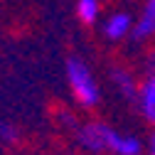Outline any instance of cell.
Returning <instances> with one entry per match:
<instances>
[{
  "instance_id": "obj_1",
  "label": "cell",
  "mask_w": 155,
  "mask_h": 155,
  "mask_svg": "<svg viewBox=\"0 0 155 155\" xmlns=\"http://www.w3.org/2000/svg\"><path fill=\"white\" fill-rule=\"evenodd\" d=\"M64 74H67V81H69V91L74 96V101L79 104L81 108L91 111L101 104V89L99 81L91 71V67L81 59V57H69L67 64H64Z\"/></svg>"
},
{
  "instance_id": "obj_2",
  "label": "cell",
  "mask_w": 155,
  "mask_h": 155,
  "mask_svg": "<svg viewBox=\"0 0 155 155\" xmlns=\"http://www.w3.org/2000/svg\"><path fill=\"white\" fill-rule=\"evenodd\" d=\"M116 133H118V130L111 128L104 121H86V123H79V126L74 128L76 143H79L84 150L94 153V155H104V153L111 155Z\"/></svg>"
},
{
  "instance_id": "obj_3",
  "label": "cell",
  "mask_w": 155,
  "mask_h": 155,
  "mask_svg": "<svg viewBox=\"0 0 155 155\" xmlns=\"http://www.w3.org/2000/svg\"><path fill=\"white\" fill-rule=\"evenodd\" d=\"M133 27H135V17L128 10H113L101 22V37L111 45H118L133 40Z\"/></svg>"
},
{
  "instance_id": "obj_4",
  "label": "cell",
  "mask_w": 155,
  "mask_h": 155,
  "mask_svg": "<svg viewBox=\"0 0 155 155\" xmlns=\"http://www.w3.org/2000/svg\"><path fill=\"white\" fill-rule=\"evenodd\" d=\"M135 108H138L140 118L148 126H155V71L143 74L140 86H138V96H135Z\"/></svg>"
},
{
  "instance_id": "obj_5",
  "label": "cell",
  "mask_w": 155,
  "mask_h": 155,
  "mask_svg": "<svg viewBox=\"0 0 155 155\" xmlns=\"http://www.w3.org/2000/svg\"><path fill=\"white\" fill-rule=\"evenodd\" d=\"M153 40H155V0H143L140 12L135 15L133 42L135 45H148Z\"/></svg>"
},
{
  "instance_id": "obj_6",
  "label": "cell",
  "mask_w": 155,
  "mask_h": 155,
  "mask_svg": "<svg viewBox=\"0 0 155 155\" xmlns=\"http://www.w3.org/2000/svg\"><path fill=\"white\" fill-rule=\"evenodd\" d=\"M108 79L116 89V94L121 96L126 101H135V96H138V86H140V79L135 76L130 69L126 67H113L108 71Z\"/></svg>"
},
{
  "instance_id": "obj_7",
  "label": "cell",
  "mask_w": 155,
  "mask_h": 155,
  "mask_svg": "<svg viewBox=\"0 0 155 155\" xmlns=\"http://www.w3.org/2000/svg\"><path fill=\"white\" fill-rule=\"evenodd\" d=\"M148 143L135 133H116V140H113V150L111 155H145Z\"/></svg>"
},
{
  "instance_id": "obj_8",
  "label": "cell",
  "mask_w": 155,
  "mask_h": 155,
  "mask_svg": "<svg viewBox=\"0 0 155 155\" xmlns=\"http://www.w3.org/2000/svg\"><path fill=\"white\" fill-rule=\"evenodd\" d=\"M104 5L101 0H76V17L81 25H96L101 20Z\"/></svg>"
},
{
  "instance_id": "obj_9",
  "label": "cell",
  "mask_w": 155,
  "mask_h": 155,
  "mask_svg": "<svg viewBox=\"0 0 155 155\" xmlns=\"http://www.w3.org/2000/svg\"><path fill=\"white\" fill-rule=\"evenodd\" d=\"M17 128L12 126V123H0V140L3 143H15L17 140Z\"/></svg>"
},
{
  "instance_id": "obj_10",
  "label": "cell",
  "mask_w": 155,
  "mask_h": 155,
  "mask_svg": "<svg viewBox=\"0 0 155 155\" xmlns=\"http://www.w3.org/2000/svg\"><path fill=\"white\" fill-rule=\"evenodd\" d=\"M57 121H59V123H67L69 128H76V126H79V123L74 121V116H71L69 111H57Z\"/></svg>"
},
{
  "instance_id": "obj_11",
  "label": "cell",
  "mask_w": 155,
  "mask_h": 155,
  "mask_svg": "<svg viewBox=\"0 0 155 155\" xmlns=\"http://www.w3.org/2000/svg\"><path fill=\"white\" fill-rule=\"evenodd\" d=\"M150 71H155V49L145 54V62H143V74H150Z\"/></svg>"
},
{
  "instance_id": "obj_12",
  "label": "cell",
  "mask_w": 155,
  "mask_h": 155,
  "mask_svg": "<svg viewBox=\"0 0 155 155\" xmlns=\"http://www.w3.org/2000/svg\"><path fill=\"white\" fill-rule=\"evenodd\" d=\"M148 150H145V155H155V126H150V135H148Z\"/></svg>"
}]
</instances>
